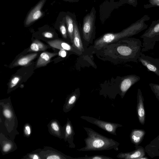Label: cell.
I'll use <instances>...</instances> for the list:
<instances>
[{
  "mask_svg": "<svg viewBox=\"0 0 159 159\" xmlns=\"http://www.w3.org/2000/svg\"><path fill=\"white\" fill-rule=\"evenodd\" d=\"M142 48V43L139 39L130 37L105 45L96 51L98 57L103 60L114 63L137 62Z\"/></svg>",
  "mask_w": 159,
  "mask_h": 159,
  "instance_id": "cell-1",
  "label": "cell"
},
{
  "mask_svg": "<svg viewBox=\"0 0 159 159\" xmlns=\"http://www.w3.org/2000/svg\"><path fill=\"white\" fill-rule=\"evenodd\" d=\"M150 19L148 16L145 15L120 32L104 34L95 41L93 48L96 50H98L105 45L138 34L147 28L148 25L146 24L145 22L149 20Z\"/></svg>",
  "mask_w": 159,
  "mask_h": 159,
  "instance_id": "cell-2",
  "label": "cell"
},
{
  "mask_svg": "<svg viewBox=\"0 0 159 159\" xmlns=\"http://www.w3.org/2000/svg\"><path fill=\"white\" fill-rule=\"evenodd\" d=\"M87 137L84 139L85 146L77 150L79 152L118 150L120 143L95 131L91 128L83 126Z\"/></svg>",
  "mask_w": 159,
  "mask_h": 159,
  "instance_id": "cell-3",
  "label": "cell"
},
{
  "mask_svg": "<svg viewBox=\"0 0 159 159\" xmlns=\"http://www.w3.org/2000/svg\"><path fill=\"white\" fill-rule=\"evenodd\" d=\"M140 38L143 39L142 52L153 49L156 43L159 41V19L152 21Z\"/></svg>",
  "mask_w": 159,
  "mask_h": 159,
  "instance_id": "cell-4",
  "label": "cell"
},
{
  "mask_svg": "<svg viewBox=\"0 0 159 159\" xmlns=\"http://www.w3.org/2000/svg\"><path fill=\"white\" fill-rule=\"evenodd\" d=\"M94 13L92 11L84 18L82 26V34L84 42L87 46L93 43L94 39Z\"/></svg>",
  "mask_w": 159,
  "mask_h": 159,
  "instance_id": "cell-5",
  "label": "cell"
},
{
  "mask_svg": "<svg viewBox=\"0 0 159 159\" xmlns=\"http://www.w3.org/2000/svg\"><path fill=\"white\" fill-rule=\"evenodd\" d=\"M80 117L88 122L96 125L108 133L115 135H117V129L122 126V125L120 124L102 120L92 117L82 116Z\"/></svg>",
  "mask_w": 159,
  "mask_h": 159,
  "instance_id": "cell-6",
  "label": "cell"
},
{
  "mask_svg": "<svg viewBox=\"0 0 159 159\" xmlns=\"http://www.w3.org/2000/svg\"><path fill=\"white\" fill-rule=\"evenodd\" d=\"M138 61L147 69L159 77V58H155L141 52Z\"/></svg>",
  "mask_w": 159,
  "mask_h": 159,
  "instance_id": "cell-7",
  "label": "cell"
},
{
  "mask_svg": "<svg viewBox=\"0 0 159 159\" xmlns=\"http://www.w3.org/2000/svg\"><path fill=\"white\" fill-rule=\"evenodd\" d=\"M46 0H40L30 10L25 20V26H29L40 19L43 16L42 9Z\"/></svg>",
  "mask_w": 159,
  "mask_h": 159,
  "instance_id": "cell-8",
  "label": "cell"
},
{
  "mask_svg": "<svg viewBox=\"0 0 159 159\" xmlns=\"http://www.w3.org/2000/svg\"><path fill=\"white\" fill-rule=\"evenodd\" d=\"M140 79L139 76L134 74L126 75L121 78L119 88L122 98L124 97L128 89L139 81Z\"/></svg>",
  "mask_w": 159,
  "mask_h": 159,
  "instance_id": "cell-9",
  "label": "cell"
},
{
  "mask_svg": "<svg viewBox=\"0 0 159 159\" xmlns=\"http://www.w3.org/2000/svg\"><path fill=\"white\" fill-rule=\"evenodd\" d=\"M47 43L51 47L54 48L70 51L79 55L83 53V52L78 50L72 45L61 40L55 39L49 41L47 42Z\"/></svg>",
  "mask_w": 159,
  "mask_h": 159,
  "instance_id": "cell-10",
  "label": "cell"
},
{
  "mask_svg": "<svg viewBox=\"0 0 159 159\" xmlns=\"http://www.w3.org/2000/svg\"><path fill=\"white\" fill-rule=\"evenodd\" d=\"M137 111L139 122L144 125L145 121V111L144 106V99L142 92L139 89H138Z\"/></svg>",
  "mask_w": 159,
  "mask_h": 159,
  "instance_id": "cell-11",
  "label": "cell"
},
{
  "mask_svg": "<svg viewBox=\"0 0 159 159\" xmlns=\"http://www.w3.org/2000/svg\"><path fill=\"white\" fill-rule=\"evenodd\" d=\"M145 154L144 149L142 147H139L131 152L120 153L116 156V157L120 159H140Z\"/></svg>",
  "mask_w": 159,
  "mask_h": 159,
  "instance_id": "cell-12",
  "label": "cell"
},
{
  "mask_svg": "<svg viewBox=\"0 0 159 159\" xmlns=\"http://www.w3.org/2000/svg\"><path fill=\"white\" fill-rule=\"evenodd\" d=\"M74 31L72 45L78 50L83 53L84 48L82 42L78 26L75 22H74Z\"/></svg>",
  "mask_w": 159,
  "mask_h": 159,
  "instance_id": "cell-13",
  "label": "cell"
},
{
  "mask_svg": "<svg viewBox=\"0 0 159 159\" xmlns=\"http://www.w3.org/2000/svg\"><path fill=\"white\" fill-rule=\"evenodd\" d=\"M80 95V91L78 88L73 92L67 99L64 106V111L68 112L75 106Z\"/></svg>",
  "mask_w": 159,
  "mask_h": 159,
  "instance_id": "cell-14",
  "label": "cell"
},
{
  "mask_svg": "<svg viewBox=\"0 0 159 159\" xmlns=\"http://www.w3.org/2000/svg\"><path fill=\"white\" fill-rule=\"evenodd\" d=\"M75 134L73 126L70 121L68 120L65 128V139L70 144V147L75 148V145L73 143L74 136Z\"/></svg>",
  "mask_w": 159,
  "mask_h": 159,
  "instance_id": "cell-15",
  "label": "cell"
},
{
  "mask_svg": "<svg viewBox=\"0 0 159 159\" xmlns=\"http://www.w3.org/2000/svg\"><path fill=\"white\" fill-rule=\"evenodd\" d=\"M58 55L57 53L47 52H43L40 55L36 63V66L39 67L46 66L50 61L51 59Z\"/></svg>",
  "mask_w": 159,
  "mask_h": 159,
  "instance_id": "cell-16",
  "label": "cell"
},
{
  "mask_svg": "<svg viewBox=\"0 0 159 159\" xmlns=\"http://www.w3.org/2000/svg\"><path fill=\"white\" fill-rule=\"evenodd\" d=\"M38 55L37 53H34L22 57L18 59L13 64L14 66H25L29 64Z\"/></svg>",
  "mask_w": 159,
  "mask_h": 159,
  "instance_id": "cell-17",
  "label": "cell"
},
{
  "mask_svg": "<svg viewBox=\"0 0 159 159\" xmlns=\"http://www.w3.org/2000/svg\"><path fill=\"white\" fill-rule=\"evenodd\" d=\"M145 134V132L143 130H133L130 134V139L131 142L136 145L139 144L141 142Z\"/></svg>",
  "mask_w": 159,
  "mask_h": 159,
  "instance_id": "cell-18",
  "label": "cell"
},
{
  "mask_svg": "<svg viewBox=\"0 0 159 159\" xmlns=\"http://www.w3.org/2000/svg\"><path fill=\"white\" fill-rule=\"evenodd\" d=\"M65 19L68 37L72 45L74 31V22L72 18L69 16L66 15Z\"/></svg>",
  "mask_w": 159,
  "mask_h": 159,
  "instance_id": "cell-19",
  "label": "cell"
},
{
  "mask_svg": "<svg viewBox=\"0 0 159 159\" xmlns=\"http://www.w3.org/2000/svg\"><path fill=\"white\" fill-rule=\"evenodd\" d=\"M47 48V46L39 40L36 39L31 43L28 52L44 51Z\"/></svg>",
  "mask_w": 159,
  "mask_h": 159,
  "instance_id": "cell-20",
  "label": "cell"
},
{
  "mask_svg": "<svg viewBox=\"0 0 159 159\" xmlns=\"http://www.w3.org/2000/svg\"><path fill=\"white\" fill-rule=\"evenodd\" d=\"M74 159H113L112 158L107 156L102 155H94L91 156H88L85 155L84 157L75 158Z\"/></svg>",
  "mask_w": 159,
  "mask_h": 159,
  "instance_id": "cell-21",
  "label": "cell"
},
{
  "mask_svg": "<svg viewBox=\"0 0 159 159\" xmlns=\"http://www.w3.org/2000/svg\"><path fill=\"white\" fill-rule=\"evenodd\" d=\"M149 86L157 98L159 100V84L150 83L149 84Z\"/></svg>",
  "mask_w": 159,
  "mask_h": 159,
  "instance_id": "cell-22",
  "label": "cell"
},
{
  "mask_svg": "<svg viewBox=\"0 0 159 159\" xmlns=\"http://www.w3.org/2000/svg\"><path fill=\"white\" fill-rule=\"evenodd\" d=\"M59 29L61 34L64 39L67 38V29L65 24L62 23L59 26Z\"/></svg>",
  "mask_w": 159,
  "mask_h": 159,
  "instance_id": "cell-23",
  "label": "cell"
},
{
  "mask_svg": "<svg viewBox=\"0 0 159 159\" xmlns=\"http://www.w3.org/2000/svg\"><path fill=\"white\" fill-rule=\"evenodd\" d=\"M20 78L19 76L14 77L11 80L9 84L10 88H12L15 87L19 82Z\"/></svg>",
  "mask_w": 159,
  "mask_h": 159,
  "instance_id": "cell-24",
  "label": "cell"
},
{
  "mask_svg": "<svg viewBox=\"0 0 159 159\" xmlns=\"http://www.w3.org/2000/svg\"><path fill=\"white\" fill-rule=\"evenodd\" d=\"M42 34L43 36L47 38H52L54 36L53 33L49 31L44 32L42 33Z\"/></svg>",
  "mask_w": 159,
  "mask_h": 159,
  "instance_id": "cell-25",
  "label": "cell"
},
{
  "mask_svg": "<svg viewBox=\"0 0 159 159\" xmlns=\"http://www.w3.org/2000/svg\"><path fill=\"white\" fill-rule=\"evenodd\" d=\"M51 127L52 129L55 132H59L60 128L57 124L56 122H53L51 124Z\"/></svg>",
  "mask_w": 159,
  "mask_h": 159,
  "instance_id": "cell-26",
  "label": "cell"
},
{
  "mask_svg": "<svg viewBox=\"0 0 159 159\" xmlns=\"http://www.w3.org/2000/svg\"><path fill=\"white\" fill-rule=\"evenodd\" d=\"M58 55L62 57H65L67 55L66 51L64 50H60L58 52Z\"/></svg>",
  "mask_w": 159,
  "mask_h": 159,
  "instance_id": "cell-27",
  "label": "cell"
},
{
  "mask_svg": "<svg viewBox=\"0 0 159 159\" xmlns=\"http://www.w3.org/2000/svg\"><path fill=\"white\" fill-rule=\"evenodd\" d=\"M4 116L7 118H10L11 116V113L10 110L8 109L5 110L3 111Z\"/></svg>",
  "mask_w": 159,
  "mask_h": 159,
  "instance_id": "cell-28",
  "label": "cell"
},
{
  "mask_svg": "<svg viewBox=\"0 0 159 159\" xmlns=\"http://www.w3.org/2000/svg\"><path fill=\"white\" fill-rule=\"evenodd\" d=\"M129 4L133 6L134 7H136L137 5L138 0H126Z\"/></svg>",
  "mask_w": 159,
  "mask_h": 159,
  "instance_id": "cell-29",
  "label": "cell"
},
{
  "mask_svg": "<svg viewBox=\"0 0 159 159\" xmlns=\"http://www.w3.org/2000/svg\"><path fill=\"white\" fill-rule=\"evenodd\" d=\"M11 148V145L9 143H7L3 147V150L4 152H7Z\"/></svg>",
  "mask_w": 159,
  "mask_h": 159,
  "instance_id": "cell-30",
  "label": "cell"
},
{
  "mask_svg": "<svg viewBox=\"0 0 159 159\" xmlns=\"http://www.w3.org/2000/svg\"><path fill=\"white\" fill-rule=\"evenodd\" d=\"M64 158L63 157H61L59 156H57V155H52L51 156H48L47 158L48 159H61V158Z\"/></svg>",
  "mask_w": 159,
  "mask_h": 159,
  "instance_id": "cell-31",
  "label": "cell"
},
{
  "mask_svg": "<svg viewBox=\"0 0 159 159\" xmlns=\"http://www.w3.org/2000/svg\"><path fill=\"white\" fill-rule=\"evenodd\" d=\"M149 2L151 5L156 6V5L159 2V0H149Z\"/></svg>",
  "mask_w": 159,
  "mask_h": 159,
  "instance_id": "cell-32",
  "label": "cell"
},
{
  "mask_svg": "<svg viewBox=\"0 0 159 159\" xmlns=\"http://www.w3.org/2000/svg\"><path fill=\"white\" fill-rule=\"evenodd\" d=\"M25 131L28 135H30L31 133L30 129L29 126H26L25 127Z\"/></svg>",
  "mask_w": 159,
  "mask_h": 159,
  "instance_id": "cell-33",
  "label": "cell"
},
{
  "mask_svg": "<svg viewBox=\"0 0 159 159\" xmlns=\"http://www.w3.org/2000/svg\"><path fill=\"white\" fill-rule=\"evenodd\" d=\"M32 158L34 159H38L39 158V157L36 155H34L32 157Z\"/></svg>",
  "mask_w": 159,
  "mask_h": 159,
  "instance_id": "cell-34",
  "label": "cell"
},
{
  "mask_svg": "<svg viewBox=\"0 0 159 159\" xmlns=\"http://www.w3.org/2000/svg\"><path fill=\"white\" fill-rule=\"evenodd\" d=\"M66 0L71 1V0Z\"/></svg>",
  "mask_w": 159,
  "mask_h": 159,
  "instance_id": "cell-35",
  "label": "cell"
}]
</instances>
